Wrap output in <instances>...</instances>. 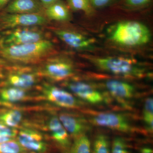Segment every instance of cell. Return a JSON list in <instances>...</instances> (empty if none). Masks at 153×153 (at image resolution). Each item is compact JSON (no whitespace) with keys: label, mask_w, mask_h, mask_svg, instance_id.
Masks as SVG:
<instances>
[{"label":"cell","mask_w":153,"mask_h":153,"mask_svg":"<svg viewBox=\"0 0 153 153\" xmlns=\"http://www.w3.org/2000/svg\"><path fill=\"white\" fill-rule=\"evenodd\" d=\"M53 48L52 42L44 40L23 45L2 46L0 54L4 58L10 61L29 63L45 57Z\"/></svg>","instance_id":"6da1fadb"},{"label":"cell","mask_w":153,"mask_h":153,"mask_svg":"<svg viewBox=\"0 0 153 153\" xmlns=\"http://www.w3.org/2000/svg\"><path fill=\"white\" fill-rule=\"evenodd\" d=\"M110 37L111 41L120 45L136 47L149 43L151 34L149 28L141 22L127 21L118 23Z\"/></svg>","instance_id":"7a4b0ae2"},{"label":"cell","mask_w":153,"mask_h":153,"mask_svg":"<svg viewBox=\"0 0 153 153\" xmlns=\"http://www.w3.org/2000/svg\"><path fill=\"white\" fill-rule=\"evenodd\" d=\"M89 60L103 71L125 77H141L144 69L138 66L131 60L115 57H89Z\"/></svg>","instance_id":"3957f363"},{"label":"cell","mask_w":153,"mask_h":153,"mask_svg":"<svg viewBox=\"0 0 153 153\" xmlns=\"http://www.w3.org/2000/svg\"><path fill=\"white\" fill-rule=\"evenodd\" d=\"M1 25L4 29L29 27L46 25L48 19L43 14H10L5 13L0 16Z\"/></svg>","instance_id":"277c9868"},{"label":"cell","mask_w":153,"mask_h":153,"mask_svg":"<svg viewBox=\"0 0 153 153\" xmlns=\"http://www.w3.org/2000/svg\"><path fill=\"white\" fill-rule=\"evenodd\" d=\"M73 64L66 59L56 58L48 60L43 65L41 74L50 80L60 81L74 74Z\"/></svg>","instance_id":"5b68a950"},{"label":"cell","mask_w":153,"mask_h":153,"mask_svg":"<svg viewBox=\"0 0 153 153\" xmlns=\"http://www.w3.org/2000/svg\"><path fill=\"white\" fill-rule=\"evenodd\" d=\"M44 40V33L40 30L30 27L16 28L6 34L2 46L23 45Z\"/></svg>","instance_id":"8992f818"},{"label":"cell","mask_w":153,"mask_h":153,"mask_svg":"<svg viewBox=\"0 0 153 153\" xmlns=\"http://www.w3.org/2000/svg\"><path fill=\"white\" fill-rule=\"evenodd\" d=\"M42 92L44 98L55 105L68 108L79 107L80 103L79 100L66 91L44 83L42 86Z\"/></svg>","instance_id":"52a82bcc"},{"label":"cell","mask_w":153,"mask_h":153,"mask_svg":"<svg viewBox=\"0 0 153 153\" xmlns=\"http://www.w3.org/2000/svg\"><path fill=\"white\" fill-rule=\"evenodd\" d=\"M17 141L29 153H46L49 145L41 133L29 128H22L17 134Z\"/></svg>","instance_id":"ba28073f"},{"label":"cell","mask_w":153,"mask_h":153,"mask_svg":"<svg viewBox=\"0 0 153 153\" xmlns=\"http://www.w3.org/2000/svg\"><path fill=\"white\" fill-rule=\"evenodd\" d=\"M90 121L95 125L118 131L127 133L132 130L128 120L124 116L119 114L100 113L93 116Z\"/></svg>","instance_id":"9c48e42d"},{"label":"cell","mask_w":153,"mask_h":153,"mask_svg":"<svg viewBox=\"0 0 153 153\" xmlns=\"http://www.w3.org/2000/svg\"><path fill=\"white\" fill-rule=\"evenodd\" d=\"M66 85L76 96L92 104H100L104 101L103 95L91 85L80 81H70Z\"/></svg>","instance_id":"30bf717a"},{"label":"cell","mask_w":153,"mask_h":153,"mask_svg":"<svg viewBox=\"0 0 153 153\" xmlns=\"http://www.w3.org/2000/svg\"><path fill=\"white\" fill-rule=\"evenodd\" d=\"M59 119L68 134L74 138L85 134L89 128L85 119L73 114L62 113Z\"/></svg>","instance_id":"8fae6325"},{"label":"cell","mask_w":153,"mask_h":153,"mask_svg":"<svg viewBox=\"0 0 153 153\" xmlns=\"http://www.w3.org/2000/svg\"><path fill=\"white\" fill-rule=\"evenodd\" d=\"M44 9L39 0H12L4 10L7 13L44 15Z\"/></svg>","instance_id":"7c38bea8"},{"label":"cell","mask_w":153,"mask_h":153,"mask_svg":"<svg viewBox=\"0 0 153 153\" xmlns=\"http://www.w3.org/2000/svg\"><path fill=\"white\" fill-rule=\"evenodd\" d=\"M58 38L70 47L77 50H90L94 49L93 43L90 39L76 32L67 30H55Z\"/></svg>","instance_id":"4fadbf2b"},{"label":"cell","mask_w":153,"mask_h":153,"mask_svg":"<svg viewBox=\"0 0 153 153\" xmlns=\"http://www.w3.org/2000/svg\"><path fill=\"white\" fill-rule=\"evenodd\" d=\"M48 127L54 141L64 152H67L71 145L70 137L59 118L56 116L50 118Z\"/></svg>","instance_id":"5bb4252c"},{"label":"cell","mask_w":153,"mask_h":153,"mask_svg":"<svg viewBox=\"0 0 153 153\" xmlns=\"http://www.w3.org/2000/svg\"><path fill=\"white\" fill-rule=\"evenodd\" d=\"M38 75L28 69H22L12 71L8 77V82L12 86L21 89L33 87L38 81Z\"/></svg>","instance_id":"9a60e30c"},{"label":"cell","mask_w":153,"mask_h":153,"mask_svg":"<svg viewBox=\"0 0 153 153\" xmlns=\"http://www.w3.org/2000/svg\"><path fill=\"white\" fill-rule=\"evenodd\" d=\"M44 15L49 20L67 22L71 18L69 7L61 0H58L44 9Z\"/></svg>","instance_id":"2e32d148"},{"label":"cell","mask_w":153,"mask_h":153,"mask_svg":"<svg viewBox=\"0 0 153 153\" xmlns=\"http://www.w3.org/2000/svg\"><path fill=\"white\" fill-rule=\"evenodd\" d=\"M107 89L112 95L122 100L131 98L134 93V86L127 82L117 80H109L105 83Z\"/></svg>","instance_id":"e0dca14e"},{"label":"cell","mask_w":153,"mask_h":153,"mask_svg":"<svg viewBox=\"0 0 153 153\" xmlns=\"http://www.w3.org/2000/svg\"><path fill=\"white\" fill-rule=\"evenodd\" d=\"M27 93L24 89L11 86L3 88L0 92V97L5 102H16L24 100L27 97Z\"/></svg>","instance_id":"ac0fdd59"},{"label":"cell","mask_w":153,"mask_h":153,"mask_svg":"<svg viewBox=\"0 0 153 153\" xmlns=\"http://www.w3.org/2000/svg\"><path fill=\"white\" fill-rule=\"evenodd\" d=\"M74 139V142L66 153H91L90 140L85 134Z\"/></svg>","instance_id":"d6986e66"},{"label":"cell","mask_w":153,"mask_h":153,"mask_svg":"<svg viewBox=\"0 0 153 153\" xmlns=\"http://www.w3.org/2000/svg\"><path fill=\"white\" fill-rule=\"evenodd\" d=\"M22 114L17 110H11L0 115V123L10 127H16L22 121Z\"/></svg>","instance_id":"ffe728a7"},{"label":"cell","mask_w":153,"mask_h":153,"mask_svg":"<svg viewBox=\"0 0 153 153\" xmlns=\"http://www.w3.org/2000/svg\"><path fill=\"white\" fill-rule=\"evenodd\" d=\"M66 1L67 6L71 10L82 11L87 16H91L95 13L90 0H66Z\"/></svg>","instance_id":"44dd1931"},{"label":"cell","mask_w":153,"mask_h":153,"mask_svg":"<svg viewBox=\"0 0 153 153\" xmlns=\"http://www.w3.org/2000/svg\"><path fill=\"white\" fill-rule=\"evenodd\" d=\"M111 145L107 136L102 134L97 136L94 141L91 153H111Z\"/></svg>","instance_id":"7402d4cb"},{"label":"cell","mask_w":153,"mask_h":153,"mask_svg":"<svg viewBox=\"0 0 153 153\" xmlns=\"http://www.w3.org/2000/svg\"><path fill=\"white\" fill-rule=\"evenodd\" d=\"M143 117L148 130L153 131V101L152 97L146 100L143 110Z\"/></svg>","instance_id":"603a6c76"},{"label":"cell","mask_w":153,"mask_h":153,"mask_svg":"<svg viewBox=\"0 0 153 153\" xmlns=\"http://www.w3.org/2000/svg\"><path fill=\"white\" fill-rule=\"evenodd\" d=\"M152 0H119L122 8L126 10H134L148 7Z\"/></svg>","instance_id":"cb8c5ba5"},{"label":"cell","mask_w":153,"mask_h":153,"mask_svg":"<svg viewBox=\"0 0 153 153\" xmlns=\"http://www.w3.org/2000/svg\"><path fill=\"white\" fill-rule=\"evenodd\" d=\"M0 153H29L16 140L0 143Z\"/></svg>","instance_id":"d4e9b609"},{"label":"cell","mask_w":153,"mask_h":153,"mask_svg":"<svg viewBox=\"0 0 153 153\" xmlns=\"http://www.w3.org/2000/svg\"><path fill=\"white\" fill-rule=\"evenodd\" d=\"M111 153H130L127 143L120 137L115 138L111 147Z\"/></svg>","instance_id":"484cf974"},{"label":"cell","mask_w":153,"mask_h":153,"mask_svg":"<svg viewBox=\"0 0 153 153\" xmlns=\"http://www.w3.org/2000/svg\"><path fill=\"white\" fill-rule=\"evenodd\" d=\"M119 0H90L91 6L94 10L107 7L117 3Z\"/></svg>","instance_id":"4316f807"},{"label":"cell","mask_w":153,"mask_h":153,"mask_svg":"<svg viewBox=\"0 0 153 153\" xmlns=\"http://www.w3.org/2000/svg\"><path fill=\"white\" fill-rule=\"evenodd\" d=\"M17 130L0 123V136L8 137L15 140L18 134Z\"/></svg>","instance_id":"83f0119b"},{"label":"cell","mask_w":153,"mask_h":153,"mask_svg":"<svg viewBox=\"0 0 153 153\" xmlns=\"http://www.w3.org/2000/svg\"><path fill=\"white\" fill-rule=\"evenodd\" d=\"M39 1L41 2V4L44 6V8H45L48 6L52 4L58 0H39Z\"/></svg>","instance_id":"f1b7e54d"},{"label":"cell","mask_w":153,"mask_h":153,"mask_svg":"<svg viewBox=\"0 0 153 153\" xmlns=\"http://www.w3.org/2000/svg\"><path fill=\"white\" fill-rule=\"evenodd\" d=\"M139 153H153L152 149L148 146L142 148Z\"/></svg>","instance_id":"f546056e"},{"label":"cell","mask_w":153,"mask_h":153,"mask_svg":"<svg viewBox=\"0 0 153 153\" xmlns=\"http://www.w3.org/2000/svg\"><path fill=\"white\" fill-rule=\"evenodd\" d=\"M12 0H0V10L4 9Z\"/></svg>","instance_id":"4dcf8cb0"},{"label":"cell","mask_w":153,"mask_h":153,"mask_svg":"<svg viewBox=\"0 0 153 153\" xmlns=\"http://www.w3.org/2000/svg\"><path fill=\"white\" fill-rule=\"evenodd\" d=\"M1 76V69H0V76Z\"/></svg>","instance_id":"1f68e13d"}]
</instances>
